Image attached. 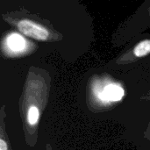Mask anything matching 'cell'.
I'll list each match as a JSON object with an SVG mask.
<instances>
[{"label": "cell", "mask_w": 150, "mask_h": 150, "mask_svg": "<svg viewBox=\"0 0 150 150\" xmlns=\"http://www.w3.org/2000/svg\"><path fill=\"white\" fill-rule=\"evenodd\" d=\"M90 98L96 105L108 106L121 101L125 90L121 83L110 77L93 79L90 84Z\"/></svg>", "instance_id": "cell-1"}, {"label": "cell", "mask_w": 150, "mask_h": 150, "mask_svg": "<svg viewBox=\"0 0 150 150\" xmlns=\"http://www.w3.org/2000/svg\"><path fill=\"white\" fill-rule=\"evenodd\" d=\"M17 29L24 35L31 37L40 41H47L52 40L51 32L41 24L29 18H19L13 21Z\"/></svg>", "instance_id": "cell-2"}, {"label": "cell", "mask_w": 150, "mask_h": 150, "mask_svg": "<svg viewBox=\"0 0 150 150\" xmlns=\"http://www.w3.org/2000/svg\"><path fill=\"white\" fill-rule=\"evenodd\" d=\"M3 49L10 56L22 55L29 50V43L23 35L12 32L4 37Z\"/></svg>", "instance_id": "cell-3"}, {"label": "cell", "mask_w": 150, "mask_h": 150, "mask_svg": "<svg viewBox=\"0 0 150 150\" xmlns=\"http://www.w3.org/2000/svg\"><path fill=\"white\" fill-rule=\"evenodd\" d=\"M150 52V40L146 39L139 42L133 49V56L134 58H142L147 56Z\"/></svg>", "instance_id": "cell-4"}, {"label": "cell", "mask_w": 150, "mask_h": 150, "mask_svg": "<svg viewBox=\"0 0 150 150\" xmlns=\"http://www.w3.org/2000/svg\"><path fill=\"white\" fill-rule=\"evenodd\" d=\"M0 150H9V145L3 136H0Z\"/></svg>", "instance_id": "cell-5"}]
</instances>
